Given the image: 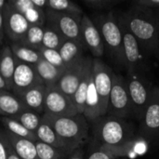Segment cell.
Listing matches in <instances>:
<instances>
[{
    "instance_id": "obj_14",
    "label": "cell",
    "mask_w": 159,
    "mask_h": 159,
    "mask_svg": "<svg viewBox=\"0 0 159 159\" xmlns=\"http://www.w3.org/2000/svg\"><path fill=\"white\" fill-rule=\"evenodd\" d=\"M39 84H43V82L36 72L35 66L16 60L11 88L13 94L20 97L26 90Z\"/></svg>"
},
{
    "instance_id": "obj_28",
    "label": "cell",
    "mask_w": 159,
    "mask_h": 159,
    "mask_svg": "<svg viewBox=\"0 0 159 159\" xmlns=\"http://www.w3.org/2000/svg\"><path fill=\"white\" fill-rule=\"evenodd\" d=\"M43 36H44V27L37 26V25H31L25 34V37L19 44L39 51V49L42 48Z\"/></svg>"
},
{
    "instance_id": "obj_1",
    "label": "cell",
    "mask_w": 159,
    "mask_h": 159,
    "mask_svg": "<svg viewBox=\"0 0 159 159\" xmlns=\"http://www.w3.org/2000/svg\"><path fill=\"white\" fill-rule=\"evenodd\" d=\"M157 12L144 11L134 7L118 12V19L140 43L143 50L151 57L157 56Z\"/></svg>"
},
{
    "instance_id": "obj_25",
    "label": "cell",
    "mask_w": 159,
    "mask_h": 159,
    "mask_svg": "<svg viewBox=\"0 0 159 159\" xmlns=\"http://www.w3.org/2000/svg\"><path fill=\"white\" fill-rule=\"evenodd\" d=\"M9 47L11 48L13 56L19 61L31 65H36L42 60L40 52L36 49L27 48L19 43H10Z\"/></svg>"
},
{
    "instance_id": "obj_20",
    "label": "cell",
    "mask_w": 159,
    "mask_h": 159,
    "mask_svg": "<svg viewBox=\"0 0 159 159\" xmlns=\"http://www.w3.org/2000/svg\"><path fill=\"white\" fill-rule=\"evenodd\" d=\"M88 48L85 44L75 40H65L59 49V53L65 64V66L79 61L85 57V51Z\"/></svg>"
},
{
    "instance_id": "obj_39",
    "label": "cell",
    "mask_w": 159,
    "mask_h": 159,
    "mask_svg": "<svg viewBox=\"0 0 159 159\" xmlns=\"http://www.w3.org/2000/svg\"><path fill=\"white\" fill-rule=\"evenodd\" d=\"M5 29H4V16L3 11H0V44L3 43L5 38Z\"/></svg>"
},
{
    "instance_id": "obj_15",
    "label": "cell",
    "mask_w": 159,
    "mask_h": 159,
    "mask_svg": "<svg viewBox=\"0 0 159 159\" xmlns=\"http://www.w3.org/2000/svg\"><path fill=\"white\" fill-rule=\"evenodd\" d=\"M141 136L147 141L159 138V88L154 87L152 97L141 121Z\"/></svg>"
},
{
    "instance_id": "obj_32",
    "label": "cell",
    "mask_w": 159,
    "mask_h": 159,
    "mask_svg": "<svg viewBox=\"0 0 159 159\" xmlns=\"http://www.w3.org/2000/svg\"><path fill=\"white\" fill-rule=\"evenodd\" d=\"M121 1L122 0H84L83 3L89 9L110 12L116 6L120 4Z\"/></svg>"
},
{
    "instance_id": "obj_24",
    "label": "cell",
    "mask_w": 159,
    "mask_h": 159,
    "mask_svg": "<svg viewBox=\"0 0 159 159\" xmlns=\"http://www.w3.org/2000/svg\"><path fill=\"white\" fill-rule=\"evenodd\" d=\"M34 66L40 79L46 87L56 86L64 72V70L50 64L43 59Z\"/></svg>"
},
{
    "instance_id": "obj_35",
    "label": "cell",
    "mask_w": 159,
    "mask_h": 159,
    "mask_svg": "<svg viewBox=\"0 0 159 159\" xmlns=\"http://www.w3.org/2000/svg\"><path fill=\"white\" fill-rule=\"evenodd\" d=\"M132 7L150 12L159 11V0H135L132 2Z\"/></svg>"
},
{
    "instance_id": "obj_21",
    "label": "cell",
    "mask_w": 159,
    "mask_h": 159,
    "mask_svg": "<svg viewBox=\"0 0 159 159\" xmlns=\"http://www.w3.org/2000/svg\"><path fill=\"white\" fill-rule=\"evenodd\" d=\"M20 98L8 91L0 92V115L7 117H14L25 110Z\"/></svg>"
},
{
    "instance_id": "obj_43",
    "label": "cell",
    "mask_w": 159,
    "mask_h": 159,
    "mask_svg": "<svg viewBox=\"0 0 159 159\" xmlns=\"http://www.w3.org/2000/svg\"><path fill=\"white\" fill-rule=\"evenodd\" d=\"M157 29V57H159V11L156 13Z\"/></svg>"
},
{
    "instance_id": "obj_45",
    "label": "cell",
    "mask_w": 159,
    "mask_h": 159,
    "mask_svg": "<svg viewBox=\"0 0 159 159\" xmlns=\"http://www.w3.org/2000/svg\"><path fill=\"white\" fill-rule=\"evenodd\" d=\"M7 4V1H5V0H0V11H3L4 8L6 7Z\"/></svg>"
},
{
    "instance_id": "obj_44",
    "label": "cell",
    "mask_w": 159,
    "mask_h": 159,
    "mask_svg": "<svg viewBox=\"0 0 159 159\" xmlns=\"http://www.w3.org/2000/svg\"><path fill=\"white\" fill-rule=\"evenodd\" d=\"M1 91H8V89L7 87V84L5 82V80L3 79V77L0 75V92Z\"/></svg>"
},
{
    "instance_id": "obj_8",
    "label": "cell",
    "mask_w": 159,
    "mask_h": 159,
    "mask_svg": "<svg viewBox=\"0 0 159 159\" xmlns=\"http://www.w3.org/2000/svg\"><path fill=\"white\" fill-rule=\"evenodd\" d=\"M92 75L94 85L98 93L102 116H106L109 97L115 78L113 69L101 59H92Z\"/></svg>"
},
{
    "instance_id": "obj_5",
    "label": "cell",
    "mask_w": 159,
    "mask_h": 159,
    "mask_svg": "<svg viewBox=\"0 0 159 159\" xmlns=\"http://www.w3.org/2000/svg\"><path fill=\"white\" fill-rule=\"evenodd\" d=\"M117 16V14H116ZM118 22L123 37V52L124 63L127 74H142L143 75L150 69L149 55L143 50L137 39L127 29L124 23L118 19Z\"/></svg>"
},
{
    "instance_id": "obj_22",
    "label": "cell",
    "mask_w": 159,
    "mask_h": 159,
    "mask_svg": "<svg viewBox=\"0 0 159 159\" xmlns=\"http://www.w3.org/2000/svg\"><path fill=\"white\" fill-rule=\"evenodd\" d=\"M35 136H36L38 142H41L48 145H50L54 148L62 150L71 156L66 145L61 140V138L57 135L55 130L48 123L43 121L42 118H41V123H40L37 130L35 131Z\"/></svg>"
},
{
    "instance_id": "obj_30",
    "label": "cell",
    "mask_w": 159,
    "mask_h": 159,
    "mask_svg": "<svg viewBox=\"0 0 159 159\" xmlns=\"http://www.w3.org/2000/svg\"><path fill=\"white\" fill-rule=\"evenodd\" d=\"M13 118L16 119L18 122H20L28 130H30L34 133H35V131L37 130V129L41 123V117L39 116V115L37 113L30 111L28 109L23 110L19 115L14 116Z\"/></svg>"
},
{
    "instance_id": "obj_23",
    "label": "cell",
    "mask_w": 159,
    "mask_h": 159,
    "mask_svg": "<svg viewBox=\"0 0 159 159\" xmlns=\"http://www.w3.org/2000/svg\"><path fill=\"white\" fill-rule=\"evenodd\" d=\"M92 75V58H89L84 75L82 77L81 82L78 85V88L73 97V102L76 107V110L79 115H83L85 110V104L87 100V94H88V89L90 77Z\"/></svg>"
},
{
    "instance_id": "obj_9",
    "label": "cell",
    "mask_w": 159,
    "mask_h": 159,
    "mask_svg": "<svg viewBox=\"0 0 159 159\" xmlns=\"http://www.w3.org/2000/svg\"><path fill=\"white\" fill-rule=\"evenodd\" d=\"M46 23L55 28L65 40L83 42L81 35V19L79 17L45 9Z\"/></svg>"
},
{
    "instance_id": "obj_6",
    "label": "cell",
    "mask_w": 159,
    "mask_h": 159,
    "mask_svg": "<svg viewBox=\"0 0 159 159\" xmlns=\"http://www.w3.org/2000/svg\"><path fill=\"white\" fill-rule=\"evenodd\" d=\"M126 79L132 104V116L142 121L152 97L154 87L142 74H128Z\"/></svg>"
},
{
    "instance_id": "obj_40",
    "label": "cell",
    "mask_w": 159,
    "mask_h": 159,
    "mask_svg": "<svg viewBox=\"0 0 159 159\" xmlns=\"http://www.w3.org/2000/svg\"><path fill=\"white\" fill-rule=\"evenodd\" d=\"M34 5L41 9H46L47 8V4H48V0H32Z\"/></svg>"
},
{
    "instance_id": "obj_2",
    "label": "cell",
    "mask_w": 159,
    "mask_h": 159,
    "mask_svg": "<svg viewBox=\"0 0 159 159\" xmlns=\"http://www.w3.org/2000/svg\"><path fill=\"white\" fill-rule=\"evenodd\" d=\"M41 118L55 130L71 155L82 149L89 140V125L83 115L63 117L44 113Z\"/></svg>"
},
{
    "instance_id": "obj_33",
    "label": "cell",
    "mask_w": 159,
    "mask_h": 159,
    "mask_svg": "<svg viewBox=\"0 0 159 159\" xmlns=\"http://www.w3.org/2000/svg\"><path fill=\"white\" fill-rule=\"evenodd\" d=\"M23 16L30 23V25H37L41 27H45L46 24V14L45 10L36 7L34 6L30 9H28Z\"/></svg>"
},
{
    "instance_id": "obj_3",
    "label": "cell",
    "mask_w": 159,
    "mask_h": 159,
    "mask_svg": "<svg viewBox=\"0 0 159 159\" xmlns=\"http://www.w3.org/2000/svg\"><path fill=\"white\" fill-rule=\"evenodd\" d=\"M89 17L100 31L105 49L112 61L118 68L125 69L123 37L116 13L113 11L96 12Z\"/></svg>"
},
{
    "instance_id": "obj_17",
    "label": "cell",
    "mask_w": 159,
    "mask_h": 159,
    "mask_svg": "<svg viewBox=\"0 0 159 159\" xmlns=\"http://www.w3.org/2000/svg\"><path fill=\"white\" fill-rule=\"evenodd\" d=\"M46 92L47 87L44 84H39L26 90L19 98H20L26 109L35 112L37 114L44 113Z\"/></svg>"
},
{
    "instance_id": "obj_16",
    "label": "cell",
    "mask_w": 159,
    "mask_h": 159,
    "mask_svg": "<svg viewBox=\"0 0 159 159\" xmlns=\"http://www.w3.org/2000/svg\"><path fill=\"white\" fill-rule=\"evenodd\" d=\"M81 35L86 48L96 59H101L105 52L104 43L100 31L86 14L81 19Z\"/></svg>"
},
{
    "instance_id": "obj_10",
    "label": "cell",
    "mask_w": 159,
    "mask_h": 159,
    "mask_svg": "<svg viewBox=\"0 0 159 159\" xmlns=\"http://www.w3.org/2000/svg\"><path fill=\"white\" fill-rule=\"evenodd\" d=\"M45 112L56 116L71 117L78 114L73 100L62 93L56 86L47 87Z\"/></svg>"
},
{
    "instance_id": "obj_13",
    "label": "cell",
    "mask_w": 159,
    "mask_h": 159,
    "mask_svg": "<svg viewBox=\"0 0 159 159\" xmlns=\"http://www.w3.org/2000/svg\"><path fill=\"white\" fill-rule=\"evenodd\" d=\"M89 58L90 57L85 56L71 65L66 66L61 77L56 84V87L72 100L82 80Z\"/></svg>"
},
{
    "instance_id": "obj_11",
    "label": "cell",
    "mask_w": 159,
    "mask_h": 159,
    "mask_svg": "<svg viewBox=\"0 0 159 159\" xmlns=\"http://www.w3.org/2000/svg\"><path fill=\"white\" fill-rule=\"evenodd\" d=\"M98 148L108 154L113 159L141 157L149 150V141L141 135H135L119 145H101Z\"/></svg>"
},
{
    "instance_id": "obj_12",
    "label": "cell",
    "mask_w": 159,
    "mask_h": 159,
    "mask_svg": "<svg viewBox=\"0 0 159 159\" xmlns=\"http://www.w3.org/2000/svg\"><path fill=\"white\" fill-rule=\"evenodd\" d=\"M3 16L5 36L10 40V43H20L31 26L30 23L22 14L8 4L3 10Z\"/></svg>"
},
{
    "instance_id": "obj_19",
    "label": "cell",
    "mask_w": 159,
    "mask_h": 159,
    "mask_svg": "<svg viewBox=\"0 0 159 159\" xmlns=\"http://www.w3.org/2000/svg\"><path fill=\"white\" fill-rule=\"evenodd\" d=\"M16 68V59L13 56L9 45L0 49V75L5 80L8 90L12 88V79Z\"/></svg>"
},
{
    "instance_id": "obj_31",
    "label": "cell",
    "mask_w": 159,
    "mask_h": 159,
    "mask_svg": "<svg viewBox=\"0 0 159 159\" xmlns=\"http://www.w3.org/2000/svg\"><path fill=\"white\" fill-rule=\"evenodd\" d=\"M35 146L37 150L38 159H65L70 157V155L66 152L54 148L38 141L35 143Z\"/></svg>"
},
{
    "instance_id": "obj_42",
    "label": "cell",
    "mask_w": 159,
    "mask_h": 159,
    "mask_svg": "<svg viewBox=\"0 0 159 159\" xmlns=\"http://www.w3.org/2000/svg\"><path fill=\"white\" fill-rule=\"evenodd\" d=\"M7 159H20L14 152L13 148L11 147L10 144H8V149H7Z\"/></svg>"
},
{
    "instance_id": "obj_29",
    "label": "cell",
    "mask_w": 159,
    "mask_h": 159,
    "mask_svg": "<svg viewBox=\"0 0 159 159\" xmlns=\"http://www.w3.org/2000/svg\"><path fill=\"white\" fill-rule=\"evenodd\" d=\"M65 39L64 37L52 26L48 24H45L44 27V36H43V42L42 47L49 49H55L59 50L60 48L64 43Z\"/></svg>"
},
{
    "instance_id": "obj_41",
    "label": "cell",
    "mask_w": 159,
    "mask_h": 159,
    "mask_svg": "<svg viewBox=\"0 0 159 159\" xmlns=\"http://www.w3.org/2000/svg\"><path fill=\"white\" fill-rule=\"evenodd\" d=\"M69 159H86L85 158V156H84V152L82 149H79V150H76L75 153H73Z\"/></svg>"
},
{
    "instance_id": "obj_7",
    "label": "cell",
    "mask_w": 159,
    "mask_h": 159,
    "mask_svg": "<svg viewBox=\"0 0 159 159\" xmlns=\"http://www.w3.org/2000/svg\"><path fill=\"white\" fill-rule=\"evenodd\" d=\"M106 115L123 119L132 116V104L127 79L122 75H115Z\"/></svg>"
},
{
    "instance_id": "obj_4",
    "label": "cell",
    "mask_w": 159,
    "mask_h": 159,
    "mask_svg": "<svg viewBox=\"0 0 159 159\" xmlns=\"http://www.w3.org/2000/svg\"><path fill=\"white\" fill-rule=\"evenodd\" d=\"M91 125L93 142L96 147L119 145L135 136L134 128L127 119L106 115L96 119Z\"/></svg>"
},
{
    "instance_id": "obj_37",
    "label": "cell",
    "mask_w": 159,
    "mask_h": 159,
    "mask_svg": "<svg viewBox=\"0 0 159 159\" xmlns=\"http://www.w3.org/2000/svg\"><path fill=\"white\" fill-rule=\"evenodd\" d=\"M8 141L6 135L0 133V159L7 158V149H8Z\"/></svg>"
},
{
    "instance_id": "obj_34",
    "label": "cell",
    "mask_w": 159,
    "mask_h": 159,
    "mask_svg": "<svg viewBox=\"0 0 159 159\" xmlns=\"http://www.w3.org/2000/svg\"><path fill=\"white\" fill-rule=\"evenodd\" d=\"M39 52H40V55L42 57L43 60L47 61L48 62H49L50 64L60 68V69H62V70H65L66 66L59 53V50H55V49H49V48H41L39 49Z\"/></svg>"
},
{
    "instance_id": "obj_38",
    "label": "cell",
    "mask_w": 159,
    "mask_h": 159,
    "mask_svg": "<svg viewBox=\"0 0 159 159\" xmlns=\"http://www.w3.org/2000/svg\"><path fill=\"white\" fill-rule=\"evenodd\" d=\"M86 159H113L108 154L101 150L100 148H94Z\"/></svg>"
},
{
    "instance_id": "obj_18",
    "label": "cell",
    "mask_w": 159,
    "mask_h": 159,
    "mask_svg": "<svg viewBox=\"0 0 159 159\" xmlns=\"http://www.w3.org/2000/svg\"><path fill=\"white\" fill-rule=\"evenodd\" d=\"M6 137L16 155L20 159H38L35 143L7 133Z\"/></svg>"
},
{
    "instance_id": "obj_36",
    "label": "cell",
    "mask_w": 159,
    "mask_h": 159,
    "mask_svg": "<svg viewBox=\"0 0 159 159\" xmlns=\"http://www.w3.org/2000/svg\"><path fill=\"white\" fill-rule=\"evenodd\" d=\"M7 4L22 15L34 6L32 0H8Z\"/></svg>"
},
{
    "instance_id": "obj_26",
    "label": "cell",
    "mask_w": 159,
    "mask_h": 159,
    "mask_svg": "<svg viewBox=\"0 0 159 159\" xmlns=\"http://www.w3.org/2000/svg\"><path fill=\"white\" fill-rule=\"evenodd\" d=\"M47 9L74 15L79 18H82L84 16L82 8L75 2L70 0H48Z\"/></svg>"
},
{
    "instance_id": "obj_27",
    "label": "cell",
    "mask_w": 159,
    "mask_h": 159,
    "mask_svg": "<svg viewBox=\"0 0 159 159\" xmlns=\"http://www.w3.org/2000/svg\"><path fill=\"white\" fill-rule=\"evenodd\" d=\"M1 121L3 123L4 127L8 130V133H11L12 135L19 137V138L30 140V141L34 142V143L37 142V138L35 136V133L28 130L26 128H24L20 122H18L13 117L4 116L1 119Z\"/></svg>"
}]
</instances>
